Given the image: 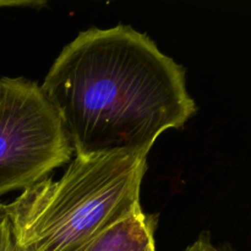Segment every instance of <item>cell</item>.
<instances>
[{
  "instance_id": "obj_2",
  "label": "cell",
  "mask_w": 251,
  "mask_h": 251,
  "mask_svg": "<svg viewBox=\"0 0 251 251\" xmlns=\"http://www.w3.org/2000/svg\"><path fill=\"white\" fill-rule=\"evenodd\" d=\"M147 156L75 157L5 205L16 251H69L142 210Z\"/></svg>"
},
{
  "instance_id": "obj_5",
  "label": "cell",
  "mask_w": 251,
  "mask_h": 251,
  "mask_svg": "<svg viewBox=\"0 0 251 251\" xmlns=\"http://www.w3.org/2000/svg\"><path fill=\"white\" fill-rule=\"evenodd\" d=\"M0 251H16L11 226L5 210V203L2 202H0Z\"/></svg>"
},
{
  "instance_id": "obj_3",
  "label": "cell",
  "mask_w": 251,
  "mask_h": 251,
  "mask_svg": "<svg viewBox=\"0 0 251 251\" xmlns=\"http://www.w3.org/2000/svg\"><path fill=\"white\" fill-rule=\"evenodd\" d=\"M73 153L41 86L24 77L0 78V196L47 178Z\"/></svg>"
},
{
  "instance_id": "obj_4",
  "label": "cell",
  "mask_w": 251,
  "mask_h": 251,
  "mask_svg": "<svg viewBox=\"0 0 251 251\" xmlns=\"http://www.w3.org/2000/svg\"><path fill=\"white\" fill-rule=\"evenodd\" d=\"M157 216L140 210L69 251H156Z\"/></svg>"
},
{
  "instance_id": "obj_1",
  "label": "cell",
  "mask_w": 251,
  "mask_h": 251,
  "mask_svg": "<svg viewBox=\"0 0 251 251\" xmlns=\"http://www.w3.org/2000/svg\"><path fill=\"white\" fill-rule=\"evenodd\" d=\"M41 90L76 157L147 156L159 135L196 113L185 69L127 25L80 32Z\"/></svg>"
},
{
  "instance_id": "obj_6",
  "label": "cell",
  "mask_w": 251,
  "mask_h": 251,
  "mask_svg": "<svg viewBox=\"0 0 251 251\" xmlns=\"http://www.w3.org/2000/svg\"><path fill=\"white\" fill-rule=\"evenodd\" d=\"M184 251H225L220 248L215 247L211 242V238L208 233H201L200 237L195 240L191 245H189Z\"/></svg>"
}]
</instances>
